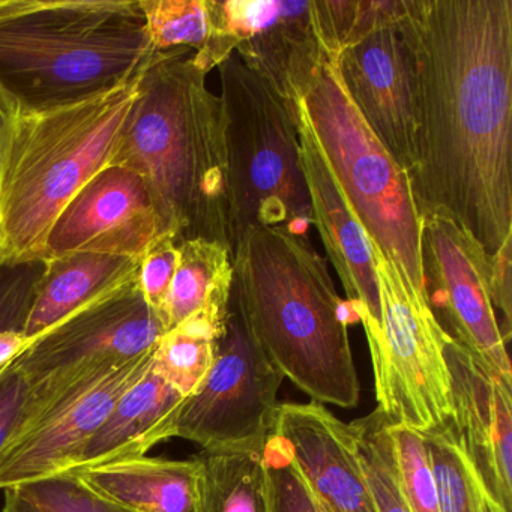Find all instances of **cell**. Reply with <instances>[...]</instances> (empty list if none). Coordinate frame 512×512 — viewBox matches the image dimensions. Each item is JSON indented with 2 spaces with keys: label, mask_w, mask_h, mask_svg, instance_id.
Segmentation results:
<instances>
[{
  "label": "cell",
  "mask_w": 512,
  "mask_h": 512,
  "mask_svg": "<svg viewBox=\"0 0 512 512\" xmlns=\"http://www.w3.org/2000/svg\"><path fill=\"white\" fill-rule=\"evenodd\" d=\"M415 107L410 187L488 257L512 242V0H403Z\"/></svg>",
  "instance_id": "cell-1"
},
{
  "label": "cell",
  "mask_w": 512,
  "mask_h": 512,
  "mask_svg": "<svg viewBox=\"0 0 512 512\" xmlns=\"http://www.w3.org/2000/svg\"><path fill=\"white\" fill-rule=\"evenodd\" d=\"M208 74L194 49L152 53L109 166L145 182L161 236L230 250L223 109Z\"/></svg>",
  "instance_id": "cell-2"
},
{
  "label": "cell",
  "mask_w": 512,
  "mask_h": 512,
  "mask_svg": "<svg viewBox=\"0 0 512 512\" xmlns=\"http://www.w3.org/2000/svg\"><path fill=\"white\" fill-rule=\"evenodd\" d=\"M232 263L233 295L283 376L316 403L358 406L361 385L349 338L358 317L310 239L259 227L242 239Z\"/></svg>",
  "instance_id": "cell-3"
},
{
  "label": "cell",
  "mask_w": 512,
  "mask_h": 512,
  "mask_svg": "<svg viewBox=\"0 0 512 512\" xmlns=\"http://www.w3.org/2000/svg\"><path fill=\"white\" fill-rule=\"evenodd\" d=\"M145 65L115 88L82 100L50 107L22 104L0 185V265L46 259L56 218L109 166Z\"/></svg>",
  "instance_id": "cell-4"
},
{
  "label": "cell",
  "mask_w": 512,
  "mask_h": 512,
  "mask_svg": "<svg viewBox=\"0 0 512 512\" xmlns=\"http://www.w3.org/2000/svg\"><path fill=\"white\" fill-rule=\"evenodd\" d=\"M152 53L139 0H0V85L23 106L115 88Z\"/></svg>",
  "instance_id": "cell-5"
},
{
  "label": "cell",
  "mask_w": 512,
  "mask_h": 512,
  "mask_svg": "<svg viewBox=\"0 0 512 512\" xmlns=\"http://www.w3.org/2000/svg\"><path fill=\"white\" fill-rule=\"evenodd\" d=\"M227 160L229 245L278 227L305 236L313 226L301 163L298 103L281 97L232 53L218 67Z\"/></svg>",
  "instance_id": "cell-6"
},
{
  "label": "cell",
  "mask_w": 512,
  "mask_h": 512,
  "mask_svg": "<svg viewBox=\"0 0 512 512\" xmlns=\"http://www.w3.org/2000/svg\"><path fill=\"white\" fill-rule=\"evenodd\" d=\"M299 104L365 235L424 292L421 215L409 175L353 106L334 58H326Z\"/></svg>",
  "instance_id": "cell-7"
},
{
  "label": "cell",
  "mask_w": 512,
  "mask_h": 512,
  "mask_svg": "<svg viewBox=\"0 0 512 512\" xmlns=\"http://www.w3.org/2000/svg\"><path fill=\"white\" fill-rule=\"evenodd\" d=\"M373 245V244H371ZM380 320L364 326L373 364L377 412L389 425L418 433L451 425L443 331L424 292L373 245Z\"/></svg>",
  "instance_id": "cell-8"
},
{
  "label": "cell",
  "mask_w": 512,
  "mask_h": 512,
  "mask_svg": "<svg viewBox=\"0 0 512 512\" xmlns=\"http://www.w3.org/2000/svg\"><path fill=\"white\" fill-rule=\"evenodd\" d=\"M166 331L161 314L143 298L139 274L74 311L11 362L29 385L22 427L92 374L154 352Z\"/></svg>",
  "instance_id": "cell-9"
},
{
  "label": "cell",
  "mask_w": 512,
  "mask_h": 512,
  "mask_svg": "<svg viewBox=\"0 0 512 512\" xmlns=\"http://www.w3.org/2000/svg\"><path fill=\"white\" fill-rule=\"evenodd\" d=\"M284 376L251 331L230 293L226 331L205 380L185 398L175 437L206 449L263 445Z\"/></svg>",
  "instance_id": "cell-10"
},
{
  "label": "cell",
  "mask_w": 512,
  "mask_h": 512,
  "mask_svg": "<svg viewBox=\"0 0 512 512\" xmlns=\"http://www.w3.org/2000/svg\"><path fill=\"white\" fill-rule=\"evenodd\" d=\"M421 260L428 305L443 331L512 382L508 344L490 295V257L454 221L421 217Z\"/></svg>",
  "instance_id": "cell-11"
},
{
  "label": "cell",
  "mask_w": 512,
  "mask_h": 512,
  "mask_svg": "<svg viewBox=\"0 0 512 512\" xmlns=\"http://www.w3.org/2000/svg\"><path fill=\"white\" fill-rule=\"evenodd\" d=\"M151 356L92 374L29 419L0 451V490L76 469L83 449L116 401L148 370Z\"/></svg>",
  "instance_id": "cell-12"
},
{
  "label": "cell",
  "mask_w": 512,
  "mask_h": 512,
  "mask_svg": "<svg viewBox=\"0 0 512 512\" xmlns=\"http://www.w3.org/2000/svg\"><path fill=\"white\" fill-rule=\"evenodd\" d=\"M233 53L281 97L298 103L326 58L314 0H221Z\"/></svg>",
  "instance_id": "cell-13"
},
{
  "label": "cell",
  "mask_w": 512,
  "mask_h": 512,
  "mask_svg": "<svg viewBox=\"0 0 512 512\" xmlns=\"http://www.w3.org/2000/svg\"><path fill=\"white\" fill-rule=\"evenodd\" d=\"M160 238L157 212L145 182L124 167L107 166L56 218L44 260L79 253L142 260Z\"/></svg>",
  "instance_id": "cell-14"
},
{
  "label": "cell",
  "mask_w": 512,
  "mask_h": 512,
  "mask_svg": "<svg viewBox=\"0 0 512 512\" xmlns=\"http://www.w3.org/2000/svg\"><path fill=\"white\" fill-rule=\"evenodd\" d=\"M451 428L484 487L503 512L512 509V382L451 337L445 341Z\"/></svg>",
  "instance_id": "cell-15"
},
{
  "label": "cell",
  "mask_w": 512,
  "mask_h": 512,
  "mask_svg": "<svg viewBox=\"0 0 512 512\" xmlns=\"http://www.w3.org/2000/svg\"><path fill=\"white\" fill-rule=\"evenodd\" d=\"M335 65L365 124L409 175L415 160L413 79L398 23L344 47Z\"/></svg>",
  "instance_id": "cell-16"
},
{
  "label": "cell",
  "mask_w": 512,
  "mask_h": 512,
  "mask_svg": "<svg viewBox=\"0 0 512 512\" xmlns=\"http://www.w3.org/2000/svg\"><path fill=\"white\" fill-rule=\"evenodd\" d=\"M325 512H376L349 424L323 404L280 403L271 428Z\"/></svg>",
  "instance_id": "cell-17"
},
{
  "label": "cell",
  "mask_w": 512,
  "mask_h": 512,
  "mask_svg": "<svg viewBox=\"0 0 512 512\" xmlns=\"http://www.w3.org/2000/svg\"><path fill=\"white\" fill-rule=\"evenodd\" d=\"M298 130L313 226L319 232L326 256L340 277L347 302L355 311L358 322L362 328L377 326L380 307L373 245L338 188L299 101Z\"/></svg>",
  "instance_id": "cell-18"
},
{
  "label": "cell",
  "mask_w": 512,
  "mask_h": 512,
  "mask_svg": "<svg viewBox=\"0 0 512 512\" xmlns=\"http://www.w3.org/2000/svg\"><path fill=\"white\" fill-rule=\"evenodd\" d=\"M185 398L149 364L145 374L116 401L74 470L143 457L158 443L172 439Z\"/></svg>",
  "instance_id": "cell-19"
},
{
  "label": "cell",
  "mask_w": 512,
  "mask_h": 512,
  "mask_svg": "<svg viewBox=\"0 0 512 512\" xmlns=\"http://www.w3.org/2000/svg\"><path fill=\"white\" fill-rule=\"evenodd\" d=\"M101 499L130 512H200V463L143 457L70 472Z\"/></svg>",
  "instance_id": "cell-20"
},
{
  "label": "cell",
  "mask_w": 512,
  "mask_h": 512,
  "mask_svg": "<svg viewBox=\"0 0 512 512\" xmlns=\"http://www.w3.org/2000/svg\"><path fill=\"white\" fill-rule=\"evenodd\" d=\"M140 260L109 254L79 253L44 260L26 320V337L34 340L65 317L139 274Z\"/></svg>",
  "instance_id": "cell-21"
},
{
  "label": "cell",
  "mask_w": 512,
  "mask_h": 512,
  "mask_svg": "<svg viewBox=\"0 0 512 512\" xmlns=\"http://www.w3.org/2000/svg\"><path fill=\"white\" fill-rule=\"evenodd\" d=\"M154 52L196 50V61L211 73L232 50L224 35L221 0H139Z\"/></svg>",
  "instance_id": "cell-22"
},
{
  "label": "cell",
  "mask_w": 512,
  "mask_h": 512,
  "mask_svg": "<svg viewBox=\"0 0 512 512\" xmlns=\"http://www.w3.org/2000/svg\"><path fill=\"white\" fill-rule=\"evenodd\" d=\"M265 443L202 449L196 455L200 512H269Z\"/></svg>",
  "instance_id": "cell-23"
},
{
  "label": "cell",
  "mask_w": 512,
  "mask_h": 512,
  "mask_svg": "<svg viewBox=\"0 0 512 512\" xmlns=\"http://www.w3.org/2000/svg\"><path fill=\"white\" fill-rule=\"evenodd\" d=\"M227 308L229 301L202 308L169 329L152 352V370L184 397L196 392L214 364L226 331Z\"/></svg>",
  "instance_id": "cell-24"
},
{
  "label": "cell",
  "mask_w": 512,
  "mask_h": 512,
  "mask_svg": "<svg viewBox=\"0 0 512 512\" xmlns=\"http://www.w3.org/2000/svg\"><path fill=\"white\" fill-rule=\"evenodd\" d=\"M178 253V268L161 310L167 331L214 302L229 301L232 293V253L226 245L194 239L178 244Z\"/></svg>",
  "instance_id": "cell-25"
},
{
  "label": "cell",
  "mask_w": 512,
  "mask_h": 512,
  "mask_svg": "<svg viewBox=\"0 0 512 512\" xmlns=\"http://www.w3.org/2000/svg\"><path fill=\"white\" fill-rule=\"evenodd\" d=\"M349 427L376 512H412L398 481L388 421L374 410L364 418L349 422Z\"/></svg>",
  "instance_id": "cell-26"
},
{
  "label": "cell",
  "mask_w": 512,
  "mask_h": 512,
  "mask_svg": "<svg viewBox=\"0 0 512 512\" xmlns=\"http://www.w3.org/2000/svg\"><path fill=\"white\" fill-rule=\"evenodd\" d=\"M430 452L440 512H485L484 487L461 451L451 425L422 434Z\"/></svg>",
  "instance_id": "cell-27"
},
{
  "label": "cell",
  "mask_w": 512,
  "mask_h": 512,
  "mask_svg": "<svg viewBox=\"0 0 512 512\" xmlns=\"http://www.w3.org/2000/svg\"><path fill=\"white\" fill-rule=\"evenodd\" d=\"M398 481L412 512H440L436 479L424 436L412 428L389 425Z\"/></svg>",
  "instance_id": "cell-28"
},
{
  "label": "cell",
  "mask_w": 512,
  "mask_h": 512,
  "mask_svg": "<svg viewBox=\"0 0 512 512\" xmlns=\"http://www.w3.org/2000/svg\"><path fill=\"white\" fill-rule=\"evenodd\" d=\"M269 512H322L283 443L269 433L265 443Z\"/></svg>",
  "instance_id": "cell-29"
},
{
  "label": "cell",
  "mask_w": 512,
  "mask_h": 512,
  "mask_svg": "<svg viewBox=\"0 0 512 512\" xmlns=\"http://www.w3.org/2000/svg\"><path fill=\"white\" fill-rule=\"evenodd\" d=\"M17 490L43 512H130L101 499L70 473Z\"/></svg>",
  "instance_id": "cell-30"
},
{
  "label": "cell",
  "mask_w": 512,
  "mask_h": 512,
  "mask_svg": "<svg viewBox=\"0 0 512 512\" xmlns=\"http://www.w3.org/2000/svg\"><path fill=\"white\" fill-rule=\"evenodd\" d=\"M44 262L0 265V332L23 331Z\"/></svg>",
  "instance_id": "cell-31"
},
{
  "label": "cell",
  "mask_w": 512,
  "mask_h": 512,
  "mask_svg": "<svg viewBox=\"0 0 512 512\" xmlns=\"http://www.w3.org/2000/svg\"><path fill=\"white\" fill-rule=\"evenodd\" d=\"M178 259V244L170 236H161L140 260V290L149 307L160 314L178 268Z\"/></svg>",
  "instance_id": "cell-32"
},
{
  "label": "cell",
  "mask_w": 512,
  "mask_h": 512,
  "mask_svg": "<svg viewBox=\"0 0 512 512\" xmlns=\"http://www.w3.org/2000/svg\"><path fill=\"white\" fill-rule=\"evenodd\" d=\"M29 403V385L13 365L0 368V451L22 427Z\"/></svg>",
  "instance_id": "cell-33"
},
{
  "label": "cell",
  "mask_w": 512,
  "mask_h": 512,
  "mask_svg": "<svg viewBox=\"0 0 512 512\" xmlns=\"http://www.w3.org/2000/svg\"><path fill=\"white\" fill-rule=\"evenodd\" d=\"M20 107H22L20 101L0 85V185H2L5 167L10 157Z\"/></svg>",
  "instance_id": "cell-34"
},
{
  "label": "cell",
  "mask_w": 512,
  "mask_h": 512,
  "mask_svg": "<svg viewBox=\"0 0 512 512\" xmlns=\"http://www.w3.org/2000/svg\"><path fill=\"white\" fill-rule=\"evenodd\" d=\"M31 341L23 331L0 332V368L11 364Z\"/></svg>",
  "instance_id": "cell-35"
},
{
  "label": "cell",
  "mask_w": 512,
  "mask_h": 512,
  "mask_svg": "<svg viewBox=\"0 0 512 512\" xmlns=\"http://www.w3.org/2000/svg\"><path fill=\"white\" fill-rule=\"evenodd\" d=\"M2 512H43L37 505L26 499L17 488L5 490V502Z\"/></svg>",
  "instance_id": "cell-36"
},
{
  "label": "cell",
  "mask_w": 512,
  "mask_h": 512,
  "mask_svg": "<svg viewBox=\"0 0 512 512\" xmlns=\"http://www.w3.org/2000/svg\"><path fill=\"white\" fill-rule=\"evenodd\" d=\"M485 512H503L502 509L499 508V506L494 505L493 502H490V500H485Z\"/></svg>",
  "instance_id": "cell-37"
},
{
  "label": "cell",
  "mask_w": 512,
  "mask_h": 512,
  "mask_svg": "<svg viewBox=\"0 0 512 512\" xmlns=\"http://www.w3.org/2000/svg\"><path fill=\"white\" fill-rule=\"evenodd\" d=\"M320 508H322V506H320ZM322 512H325V511H323V509H322Z\"/></svg>",
  "instance_id": "cell-38"
}]
</instances>
